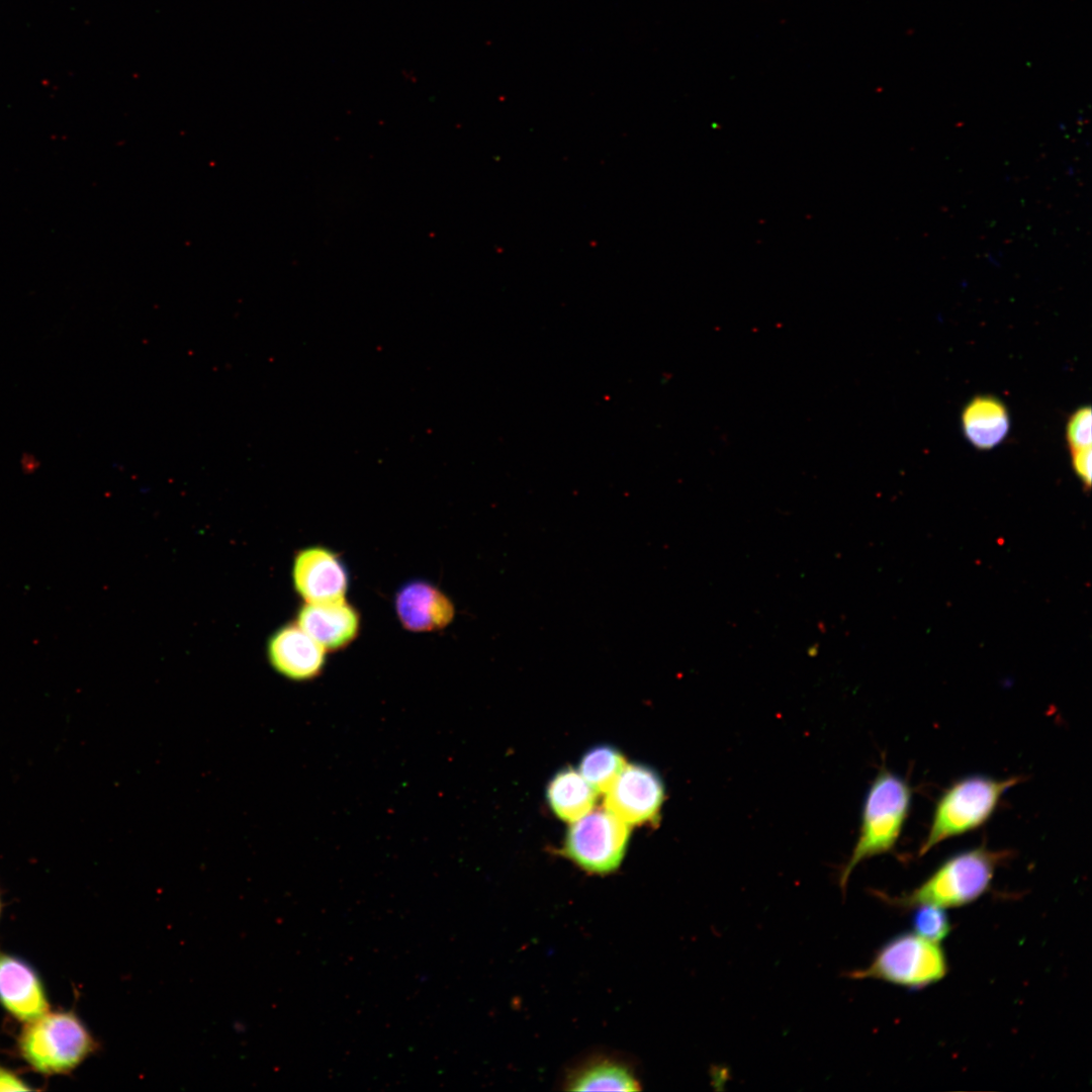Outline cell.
<instances>
[{"label": "cell", "mask_w": 1092, "mask_h": 1092, "mask_svg": "<svg viewBox=\"0 0 1092 1092\" xmlns=\"http://www.w3.org/2000/svg\"><path fill=\"white\" fill-rule=\"evenodd\" d=\"M912 803V789L900 776L882 768L871 784L861 810L858 837L839 876L844 892L853 869L862 860L890 852L903 831Z\"/></svg>", "instance_id": "6da1fadb"}, {"label": "cell", "mask_w": 1092, "mask_h": 1092, "mask_svg": "<svg viewBox=\"0 0 1092 1092\" xmlns=\"http://www.w3.org/2000/svg\"><path fill=\"white\" fill-rule=\"evenodd\" d=\"M17 1050L31 1069L43 1075L68 1074L99 1050V1042L73 1011H47L25 1022Z\"/></svg>", "instance_id": "7a4b0ae2"}, {"label": "cell", "mask_w": 1092, "mask_h": 1092, "mask_svg": "<svg viewBox=\"0 0 1092 1092\" xmlns=\"http://www.w3.org/2000/svg\"><path fill=\"white\" fill-rule=\"evenodd\" d=\"M1007 855L1005 851L984 846L960 851L941 862L918 887L891 902L902 908L921 905L947 908L969 904L987 891L997 866Z\"/></svg>", "instance_id": "3957f363"}, {"label": "cell", "mask_w": 1092, "mask_h": 1092, "mask_svg": "<svg viewBox=\"0 0 1092 1092\" xmlns=\"http://www.w3.org/2000/svg\"><path fill=\"white\" fill-rule=\"evenodd\" d=\"M1019 782L1018 777L995 779L984 775H971L956 781L936 801L919 855L944 840L984 825L1003 795Z\"/></svg>", "instance_id": "277c9868"}, {"label": "cell", "mask_w": 1092, "mask_h": 1092, "mask_svg": "<svg viewBox=\"0 0 1092 1092\" xmlns=\"http://www.w3.org/2000/svg\"><path fill=\"white\" fill-rule=\"evenodd\" d=\"M946 972V959L937 942L905 932L888 940L866 969L853 971L848 977L920 989L938 982Z\"/></svg>", "instance_id": "5b68a950"}, {"label": "cell", "mask_w": 1092, "mask_h": 1092, "mask_svg": "<svg viewBox=\"0 0 1092 1092\" xmlns=\"http://www.w3.org/2000/svg\"><path fill=\"white\" fill-rule=\"evenodd\" d=\"M630 838V825L609 810L589 812L568 828L563 852L589 874L607 875L622 863Z\"/></svg>", "instance_id": "8992f818"}, {"label": "cell", "mask_w": 1092, "mask_h": 1092, "mask_svg": "<svg viewBox=\"0 0 1092 1092\" xmlns=\"http://www.w3.org/2000/svg\"><path fill=\"white\" fill-rule=\"evenodd\" d=\"M660 776L641 763L625 764L606 793L605 808L628 825L655 820L664 801Z\"/></svg>", "instance_id": "52a82bcc"}, {"label": "cell", "mask_w": 1092, "mask_h": 1092, "mask_svg": "<svg viewBox=\"0 0 1092 1092\" xmlns=\"http://www.w3.org/2000/svg\"><path fill=\"white\" fill-rule=\"evenodd\" d=\"M292 581L305 603H325L345 599L349 572L338 553L325 546L301 549L292 564Z\"/></svg>", "instance_id": "ba28073f"}, {"label": "cell", "mask_w": 1092, "mask_h": 1092, "mask_svg": "<svg viewBox=\"0 0 1092 1092\" xmlns=\"http://www.w3.org/2000/svg\"><path fill=\"white\" fill-rule=\"evenodd\" d=\"M267 657L275 671L296 681L315 678L326 664V650L297 623L285 624L269 637Z\"/></svg>", "instance_id": "9c48e42d"}, {"label": "cell", "mask_w": 1092, "mask_h": 1092, "mask_svg": "<svg viewBox=\"0 0 1092 1092\" xmlns=\"http://www.w3.org/2000/svg\"><path fill=\"white\" fill-rule=\"evenodd\" d=\"M0 1004L14 1018L31 1021L49 1010L44 985L34 968L0 951Z\"/></svg>", "instance_id": "30bf717a"}, {"label": "cell", "mask_w": 1092, "mask_h": 1092, "mask_svg": "<svg viewBox=\"0 0 1092 1092\" xmlns=\"http://www.w3.org/2000/svg\"><path fill=\"white\" fill-rule=\"evenodd\" d=\"M398 621L411 632L446 628L454 619L453 602L437 585L423 579L404 583L394 598Z\"/></svg>", "instance_id": "8fae6325"}, {"label": "cell", "mask_w": 1092, "mask_h": 1092, "mask_svg": "<svg viewBox=\"0 0 1092 1092\" xmlns=\"http://www.w3.org/2000/svg\"><path fill=\"white\" fill-rule=\"evenodd\" d=\"M296 623L326 651H336L357 638L361 618L357 609L342 599L305 603L297 612Z\"/></svg>", "instance_id": "7c38bea8"}, {"label": "cell", "mask_w": 1092, "mask_h": 1092, "mask_svg": "<svg viewBox=\"0 0 1092 1092\" xmlns=\"http://www.w3.org/2000/svg\"><path fill=\"white\" fill-rule=\"evenodd\" d=\"M568 1091H638L639 1079L629 1062L613 1055L597 1054L576 1063L565 1074Z\"/></svg>", "instance_id": "4fadbf2b"}, {"label": "cell", "mask_w": 1092, "mask_h": 1092, "mask_svg": "<svg viewBox=\"0 0 1092 1092\" xmlns=\"http://www.w3.org/2000/svg\"><path fill=\"white\" fill-rule=\"evenodd\" d=\"M962 429L971 445L980 450L992 449L1001 444L1008 435V411L997 397L978 395L963 410Z\"/></svg>", "instance_id": "5bb4252c"}, {"label": "cell", "mask_w": 1092, "mask_h": 1092, "mask_svg": "<svg viewBox=\"0 0 1092 1092\" xmlns=\"http://www.w3.org/2000/svg\"><path fill=\"white\" fill-rule=\"evenodd\" d=\"M597 792L577 769L565 767L550 780L546 797L552 811L560 819L573 822L589 813L596 803Z\"/></svg>", "instance_id": "9a60e30c"}, {"label": "cell", "mask_w": 1092, "mask_h": 1092, "mask_svg": "<svg viewBox=\"0 0 1092 1092\" xmlns=\"http://www.w3.org/2000/svg\"><path fill=\"white\" fill-rule=\"evenodd\" d=\"M626 762L622 753L611 745H598L580 759L578 771L597 793L606 794Z\"/></svg>", "instance_id": "2e32d148"}, {"label": "cell", "mask_w": 1092, "mask_h": 1092, "mask_svg": "<svg viewBox=\"0 0 1092 1092\" xmlns=\"http://www.w3.org/2000/svg\"><path fill=\"white\" fill-rule=\"evenodd\" d=\"M916 908L912 920L916 934L933 942H938L948 935L951 925L941 907L921 905Z\"/></svg>", "instance_id": "e0dca14e"}, {"label": "cell", "mask_w": 1092, "mask_h": 1092, "mask_svg": "<svg viewBox=\"0 0 1092 1092\" xmlns=\"http://www.w3.org/2000/svg\"><path fill=\"white\" fill-rule=\"evenodd\" d=\"M1091 408L1082 406L1069 418L1066 427V439L1070 450L1091 446Z\"/></svg>", "instance_id": "ac0fdd59"}, {"label": "cell", "mask_w": 1092, "mask_h": 1092, "mask_svg": "<svg viewBox=\"0 0 1092 1092\" xmlns=\"http://www.w3.org/2000/svg\"><path fill=\"white\" fill-rule=\"evenodd\" d=\"M1072 466L1086 489L1091 486L1092 477V450L1091 446L1071 450Z\"/></svg>", "instance_id": "d6986e66"}, {"label": "cell", "mask_w": 1092, "mask_h": 1092, "mask_svg": "<svg viewBox=\"0 0 1092 1092\" xmlns=\"http://www.w3.org/2000/svg\"><path fill=\"white\" fill-rule=\"evenodd\" d=\"M31 1089L15 1072L0 1065V1091H30Z\"/></svg>", "instance_id": "ffe728a7"}, {"label": "cell", "mask_w": 1092, "mask_h": 1092, "mask_svg": "<svg viewBox=\"0 0 1092 1092\" xmlns=\"http://www.w3.org/2000/svg\"><path fill=\"white\" fill-rule=\"evenodd\" d=\"M0 913H1V899H0Z\"/></svg>", "instance_id": "44dd1931"}]
</instances>
